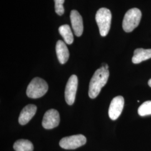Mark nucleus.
<instances>
[{
    "mask_svg": "<svg viewBox=\"0 0 151 151\" xmlns=\"http://www.w3.org/2000/svg\"><path fill=\"white\" fill-rule=\"evenodd\" d=\"M59 32L67 44H71L73 42V35L68 25H63L60 26L59 27Z\"/></svg>",
    "mask_w": 151,
    "mask_h": 151,
    "instance_id": "13",
    "label": "nucleus"
},
{
    "mask_svg": "<svg viewBox=\"0 0 151 151\" xmlns=\"http://www.w3.org/2000/svg\"><path fill=\"white\" fill-rule=\"evenodd\" d=\"M60 122V114L55 109H50L44 115L42 125L46 129H51L58 126Z\"/></svg>",
    "mask_w": 151,
    "mask_h": 151,
    "instance_id": "7",
    "label": "nucleus"
},
{
    "mask_svg": "<svg viewBox=\"0 0 151 151\" xmlns=\"http://www.w3.org/2000/svg\"><path fill=\"white\" fill-rule=\"evenodd\" d=\"M124 106V97L122 96L114 97L110 103L109 109V116L110 118L113 120L118 119L122 113Z\"/></svg>",
    "mask_w": 151,
    "mask_h": 151,
    "instance_id": "8",
    "label": "nucleus"
},
{
    "mask_svg": "<svg viewBox=\"0 0 151 151\" xmlns=\"http://www.w3.org/2000/svg\"><path fill=\"white\" fill-rule=\"evenodd\" d=\"M78 87V78L77 76L73 75L68 79L65 88V97L66 103L73 105L75 101L76 95Z\"/></svg>",
    "mask_w": 151,
    "mask_h": 151,
    "instance_id": "6",
    "label": "nucleus"
},
{
    "mask_svg": "<svg viewBox=\"0 0 151 151\" xmlns=\"http://www.w3.org/2000/svg\"><path fill=\"white\" fill-rule=\"evenodd\" d=\"M55 2V11L60 16L62 15L65 12L63 4L65 0H54Z\"/></svg>",
    "mask_w": 151,
    "mask_h": 151,
    "instance_id": "16",
    "label": "nucleus"
},
{
    "mask_svg": "<svg viewBox=\"0 0 151 151\" xmlns=\"http://www.w3.org/2000/svg\"><path fill=\"white\" fill-rule=\"evenodd\" d=\"M48 85L43 79L35 77L29 84L27 90V96L31 99H38L43 96L47 92Z\"/></svg>",
    "mask_w": 151,
    "mask_h": 151,
    "instance_id": "2",
    "label": "nucleus"
},
{
    "mask_svg": "<svg viewBox=\"0 0 151 151\" xmlns=\"http://www.w3.org/2000/svg\"><path fill=\"white\" fill-rule=\"evenodd\" d=\"M16 151H33L34 146L32 143L27 139H19L14 145Z\"/></svg>",
    "mask_w": 151,
    "mask_h": 151,
    "instance_id": "14",
    "label": "nucleus"
},
{
    "mask_svg": "<svg viewBox=\"0 0 151 151\" xmlns=\"http://www.w3.org/2000/svg\"><path fill=\"white\" fill-rule=\"evenodd\" d=\"M70 22L72 29L77 37H81L83 32L82 17L80 13L75 10L70 12Z\"/></svg>",
    "mask_w": 151,
    "mask_h": 151,
    "instance_id": "9",
    "label": "nucleus"
},
{
    "mask_svg": "<svg viewBox=\"0 0 151 151\" xmlns=\"http://www.w3.org/2000/svg\"><path fill=\"white\" fill-rule=\"evenodd\" d=\"M151 58V49H136L132 57V62L134 64L140 63L142 62Z\"/></svg>",
    "mask_w": 151,
    "mask_h": 151,
    "instance_id": "12",
    "label": "nucleus"
},
{
    "mask_svg": "<svg viewBox=\"0 0 151 151\" xmlns=\"http://www.w3.org/2000/svg\"><path fill=\"white\" fill-rule=\"evenodd\" d=\"M148 85H149V86L151 87V78L148 81Z\"/></svg>",
    "mask_w": 151,
    "mask_h": 151,
    "instance_id": "18",
    "label": "nucleus"
},
{
    "mask_svg": "<svg viewBox=\"0 0 151 151\" xmlns=\"http://www.w3.org/2000/svg\"><path fill=\"white\" fill-rule=\"evenodd\" d=\"M138 113L141 116L151 115V101L143 103L138 108Z\"/></svg>",
    "mask_w": 151,
    "mask_h": 151,
    "instance_id": "15",
    "label": "nucleus"
},
{
    "mask_svg": "<svg viewBox=\"0 0 151 151\" xmlns=\"http://www.w3.org/2000/svg\"><path fill=\"white\" fill-rule=\"evenodd\" d=\"M37 108L35 105L29 104L23 108L19 118V123L22 125L30 122L37 112Z\"/></svg>",
    "mask_w": 151,
    "mask_h": 151,
    "instance_id": "10",
    "label": "nucleus"
},
{
    "mask_svg": "<svg viewBox=\"0 0 151 151\" xmlns=\"http://www.w3.org/2000/svg\"><path fill=\"white\" fill-rule=\"evenodd\" d=\"M109 75V70L102 66L95 71L89 85L88 96L91 99H95L99 95L102 88L106 84Z\"/></svg>",
    "mask_w": 151,
    "mask_h": 151,
    "instance_id": "1",
    "label": "nucleus"
},
{
    "mask_svg": "<svg viewBox=\"0 0 151 151\" xmlns=\"http://www.w3.org/2000/svg\"><path fill=\"white\" fill-rule=\"evenodd\" d=\"M86 143V138L83 135H71L63 138L60 140V146L65 150H75Z\"/></svg>",
    "mask_w": 151,
    "mask_h": 151,
    "instance_id": "5",
    "label": "nucleus"
},
{
    "mask_svg": "<svg viewBox=\"0 0 151 151\" xmlns=\"http://www.w3.org/2000/svg\"><path fill=\"white\" fill-rule=\"evenodd\" d=\"M99 32L102 37H106L109 32L111 22V13L107 8H100L95 16Z\"/></svg>",
    "mask_w": 151,
    "mask_h": 151,
    "instance_id": "3",
    "label": "nucleus"
},
{
    "mask_svg": "<svg viewBox=\"0 0 151 151\" xmlns=\"http://www.w3.org/2000/svg\"><path fill=\"white\" fill-rule=\"evenodd\" d=\"M55 50L60 63L65 64L70 57V52L63 41L60 40L57 42Z\"/></svg>",
    "mask_w": 151,
    "mask_h": 151,
    "instance_id": "11",
    "label": "nucleus"
},
{
    "mask_svg": "<svg viewBox=\"0 0 151 151\" xmlns=\"http://www.w3.org/2000/svg\"><path fill=\"white\" fill-rule=\"evenodd\" d=\"M102 67H104L105 68H106L107 70H108V68H109V66H108V65L106 63H103V65H102Z\"/></svg>",
    "mask_w": 151,
    "mask_h": 151,
    "instance_id": "17",
    "label": "nucleus"
},
{
    "mask_svg": "<svg viewBox=\"0 0 151 151\" xmlns=\"http://www.w3.org/2000/svg\"><path fill=\"white\" fill-rule=\"evenodd\" d=\"M142 18V12L137 8H133L127 11L123 20V29L125 32L133 31L137 27Z\"/></svg>",
    "mask_w": 151,
    "mask_h": 151,
    "instance_id": "4",
    "label": "nucleus"
}]
</instances>
